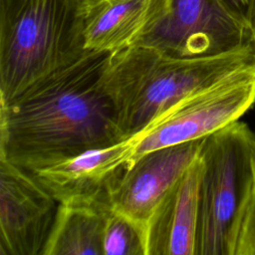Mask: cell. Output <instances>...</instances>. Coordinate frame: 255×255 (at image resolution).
Listing matches in <instances>:
<instances>
[{
    "mask_svg": "<svg viewBox=\"0 0 255 255\" xmlns=\"http://www.w3.org/2000/svg\"><path fill=\"white\" fill-rule=\"evenodd\" d=\"M109 56L88 50L0 101V158L33 172L126 140L103 83Z\"/></svg>",
    "mask_w": 255,
    "mask_h": 255,
    "instance_id": "cell-1",
    "label": "cell"
},
{
    "mask_svg": "<svg viewBox=\"0 0 255 255\" xmlns=\"http://www.w3.org/2000/svg\"><path fill=\"white\" fill-rule=\"evenodd\" d=\"M255 65V47L196 59L132 45L110 54L103 75L117 123L128 139L191 93Z\"/></svg>",
    "mask_w": 255,
    "mask_h": 255,
    "instance_id": "cell-2",
    "label": "cell"
},
{
    "mask_svg": "<svg viewBox=\"0 0 255 255\" xmlns=\"http://www.w3.org/2000/svg\"><path fill=\"white\" fill-rule=\"evenodd\" d=\"M87 51L81 0H0V101Z\"/></svg>",
    "mask_w": 255,
    "mask_h": 255,
    "instance_id": "cell-3",
    "label": "cell"
},
{
    "mask_svg": "<svg viewBox=\"0 0 255 255\" xmlns=\"http://www.w3.org/2000/svg\"><path fill=\"white\" fill-rule=\"evenodd\" d=\"M194 255H234L254 181L255 132L235 121L203 137Z\"/></svg>",
    "mask_w": 255,
    "mask_h": 255,
    "instance_id": "cell-4",
    "label": "cell"
},
{
    "mask_svg": "<svg viewBox=\"0 0 255 255\" xmlns=\"http://www.w3.org/2000/svg\"><path fill=\"white\" fill-rule=\"evenodd\" d=\"M255 104V65L186 96L131 137L135 158L168 145L195 140L238 121Z\"/></svg>",
    "mask_w": 255,
    "mask_h": 255,
    "instance_id": "cell-5",
    "label": "cell"
},
{
    "mask_svg": "<svg viewBox=\"0 0 255 255\" xmlns=\"http://www.w3.org/2000/svg\"><path fill=\"white\" fill-rule=\"evenodd\" d=\"M134 45L196 59L255 47L249 26L222 0H170L166 14Z\"/></svg>",
    "mask_w": 255,
    "mask_h": 255,
    "instance_id": "cell-6",
    "label": "cell"
},
{
    "mask_svg": "<svg viewBox=\"0 0 255 255\" xmlns=\"http://www.w3.org/2000/svg\"><path fill=\"white\" fill-rule=\"evenodd\" d=\"M58 206L32 172L0 158V255H42Z\"/></svg>",
    "mask_w": 255,
    "mask_h": 255,
    "instance_id": "cell-7",
    "label": "cell"
},
{
    "mask_svg": "<svg viewBox=\"0 0 255 255\" xmlns=\"http://www.w3.org/2000/svg\"><path fill=\"white\" fill-rule=\"evenodd\" d=\"M202 138L155 148L132 158L109 193L112 208L146 232L154 210L198 156Z\"/></svg>",
    "mask_w": 255,
    "mask_h": 255,
    "instance_id": "cell-8",
    "label": "cell"
},
{
    "mask_svg": "<svg viewBox=\"0 0 255 255\" xmlns=\"http://www.w3.org/2000/svg\"><path fill=\"white\" fill-rule=\"evenodd\" d=\"M132 155L133 143L128 138L89 149L32 174L59 203L109 201L110 190L132 161Z\"/></svg>",
    "mask_w": 255,
    "mask_h": 255,
    "instance_id": "cell-9",
    "label": "cell"
},
{
    "mask_svg": "<svg viewBox=\"0 0 255 255\" xmlns=\"http://www.w3.org/2000/svg\"><path fill=\"white\" fill-rule=\"evenodd\" d=\"M170 0H81L87 50L122 51L135 44L167 12Z\"/></svg>",
    "mask_w": 255,
    "mask_h": 255,
    "instance_id": "cell-10",
    "label": "cell"
},
{
    "mask_svg": "<svg viewBox=\"0 0 255 255\" xmlns=\"http://www.w3.org/2000/svg\"><path fill=\"white\" fill-rule=\"evenodd\" d=\"M201 171L198 154L154 210L147 224L146 255H194Z\"/></svg>",
    "mask_w": 255,
    "mask_h": 255,
    "instance_id": "cell-11",
    "label": "cell"
},
{
    "mask_svg": "<svg viewBox=\"0 0 255 255\" xmlns=\"http://www.w3.org/2000/svg\"><path fill=\"white\" fill-rule=\"evenodd\" d=\"M109 201L59 203L42 255H103Z\"/></svg>",
    "mask_w": 255,
    "mask_h": 255,
    "instance_id": "cell-12",
    "label": "cell"
},
{
    "mask_svg": "<svg viewBox=\"0 0 255 255\" xmlns=\"http://www.w3.org/2000/svg\"><path fill=\"white\" fill-rule=\"evenodd\" d=\"M103 255H146V232L111 208L104 229Z\"/></svg>",
    "mask_w": 255,
    "mask_h": 255,
    "instance_id": "cell-13",
    "label": "cell"
},
{
    "mask_svg": "<svg viewBox=\"0 0 255 255\" xmlns=\"http://www.w3.org/2000/svg\"><path fill=\"white\" fill-rule=\"evenodd\" d=\"M234 255H255V165L253 187L239 227Z\"/></svg>",
    "mask_w": 255,
    "mask_h": 255,
    "instance_id": "cell-14",
    "label": "cell"
},
{
    "mask_svg": "<svg viewBox=\"0 0 255 255\" xmlns=\"http://www.w3.org/2000/svg\"><path fill=\"white\" fill-rule=\"evenodd\" d=\"M222 2L235 16L244 21L250 29L252 28L255 20V0H222Z\"/></svg>",
    "mask_w": 255,
    "mask_h": 255,
    "instance_id": "cell-15",
    "label": "cell"
},
{
    "mask_svg": "<svg viewBox=\"0 0 255 255\" xmlns=\"http://www.w3.org/2000/svg\"><path fill=\"white\" fill-rule=\"evenodd\" d=\"M251 30H252L253 39H254V44H255V20H254V22H253V25H252V28H251Z\"/></svg>",
    "mask_w": 255,
    "mask_h": 255,
    "instance_id": "cell-16",
    "label": "cell"
}]
</instances>
